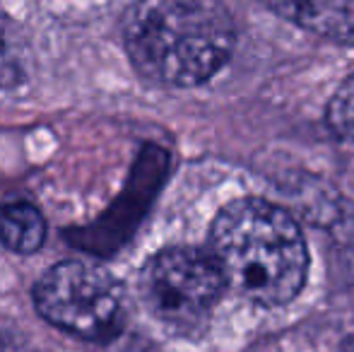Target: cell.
Masks as SVG:
<instances>
[{
    "mask_svg": "<svg viewBox=\"0 0 354 352\" xmlns=\"http://www.w3.org/2000/svg\"><path fill=\"white\" fill-rule=\"evenodd\" d=\"M123 44L142 77L198 87L232 58L236 24L222 0H136L123 17Z\"/></svg>",
    "mask_w": 354,
    "mask_h": 352,
    "instance_id": "6da1fadb",
    "label": "cell"
},
{
    "mask_svg": "<svg viewBox=\"0 0 354 352\" xmlns=\"http://www.w3.org/2000/svg\"><path fill=\"white\" fill-rule=\"evenodd\" d=\"M212 259L227 287L258 306H282L301 292L308 249L299 225L263 198H236L210 230Z\"/></svg>",
    "mask_w": 354,
    "mask_h": 352,
    "instance_id": "7a4b0ae2",
    "label": "cell"
},
{
    "mask_svg": "<svg viewBox=\"0 0 354 352\" xmlns=\"http://www.w3.org/2000/svg\"><path fill=\"white\" fill-rule=\"evenodd\" d=\"M34 306L75 338L106 343L126 324V302L116 277L89 261H61L34 285Z\"/></svg>",
    "mask_w": 354,
    "mask_h": 352,
    "instance_id": "3957f363",
    "label": "cell"
},
{
    "mask_svg": "<svg viewBox=\"0 0 354 352\" xmlns=\"http://www.w3.org/2000/svg\"><path fill=\"white\" fill-rule=\"evenodd\" d=\"M224 275L210 251L171 246L145 263L140 297L149 314L174 331H196L210 319L222 297Z\"/></svg>",
    "mask_w": 354,
    "mask_h": 352,
    "instance_id": "277c9868",
    "label": "cell"
},
{
    "mask_svg": "<svg viewBox=\"0 0 354 352\" xmlns=\"http://www.w3.org/2000/svg\"><path fill=\"white\" fill-rule=\"evenodd\" d=\"M272 12L313 37L354 44V0H263Z\"/></svg>",
    "mask_w": 354,
    "mask_h": 352,
    "instance_id": "5b68a950",
    "label": "cell"
},
{
    "mask_svg": "<svg viewBox=\"0 0 354 352\" xmlns=\"http://www.w3.org/2000/svg\"><path fill=\"white\" fill-rule=\"evenodd\" d=\"M46 241V220L32 203L15 201L0 207V244L15 254H34Z\"/></svg>",
    "mask_w": 354,
    "mask_h": 352,
    "instance_id": "8992f818",
    "label": "cell"
},
{
    "mask_svg": "<svg viewBox=\"0 0 354 352\" xmlns=\"http://www.w3.org/2000/svg\"><path fill=\"white\" fill-rule=\"evenodd\" d=\"M326 123L335 138L354 145V73L337 87L326 109Z\"/></svg>",
    "mask_w": 354,
    "mask_h": 352,
    "instance_id": "52a82bcc",
    "label": "cell"
},
{
    "mask_svg": "<svg viewBox=\"0 0 354 352\" xmlns=\"http://www.w3.org/2000/svg\"><path fill=\"white\" fill-rule=\"evenodd\" d=\"M22 80V68L8 39L0 34V89H10Z\"/></svg>",
    "mask_w": 354,
    "mask_h": 352,
    "instance_id": "ba28073f",
    "label": "cell"
},
{
    "mask_svg": "<svg viewBox=\"0 0 354 352\" xmlns=\"http://www.w3.org/2000/svg\"><path fill=\"white\" fill-rule=\"evenodd\" d=\"M347 350L354 352V340H350V343H347Z\"/></svg>",
    "mask_w": 354,
    "mask_h": 352,
    "instance_id": "9c48e42d",
    "label": "cell"
}]
</instances>
